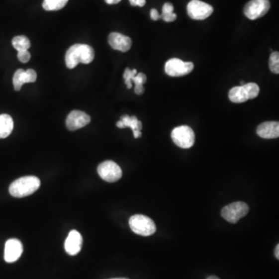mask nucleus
I'll list each match as a JSON object with an SVG mask.
<instances>
[{"mask_svg": "<svg viewBox=\"0 0 279 279\" xmlns=\"http://www.w3.org/2000/svg\"><path fill=\"white\" fill-rule=\"evenodd\" d=\"M137 74V70L133 69L130 70L129 68H127L125 70L124 74H123V78H124L125 84L127 85V88H132V79Z\"/></svg>", "mask_w": 279, "mask_h": 279, "instance_id": "obj_24", "label": "nucleus"}, {"mask_svg": "<svg viewBox=\"0 0 279 279\" xmlns=\"http://www.w3.org/2000/svg\"><path fill=\"white\" fill-rule=\"evenodd\" d=\"M192 62H185L179 58H172L165 64L166 74L172 77H181L189 74L193 70Z\"/></svg>", "mask_w": 279, "mask_h": 279, "instance_id": "obj_8", "label": "nucleus"}, {"mask_svg": "<svg viewBox=\"0 0 279 279\" xmlns=\"http://www.w3.org/2000/svg\"><path fill=\"white\" fill-rule=\"evenodd\" d=\"M13 130V120L8 114L0 115V139L6 138Z\"/></svg>", "mask_w": 279, "mask_h": 279, "instance_id": "obj_15", "label": "nucleus"}, {"mask_svg": "<svg viewBox=\"0 0 279 279\" xmlns=\"http://www.w3.org/2000/svg\"><path fill=\"white\" fill-rule=\"evenodd\" d=\"M24 72L23 69H18L14 73L13 79H12V83L14 86V90L16 91H19L21 90L22 86L25 84L24 82Z\"/></svg>", "mask_w": 279, "mask_h": 279, "instance_id": "obj_21", "label": "nucleus"}, {"mask_svg": "<svg viewBox=\"0 0 279 279\" xmlns=\"http://www.w3.org/2000/svg\"><path fill=\"white\" fill-rule=\"evenodd\" d=\"M83 241V237L79 232L76 230H72L65 240V251L72 256L78 255L81 251Z\"/></svg>", "mask_w": 279, "mask_h": 279, "instance_id": "obj_12", "label": "nucleus"}, {"mask_svg": "<svg viewBox=\"0 0 279 279\" xmlns=\"http://www.w3.org/2000/svg\"><path fill=\"white\" fill-rule=\"evenodd\" d=\"M151 18L153 20H155V21H156V20H158V19H160L161 15H159L157 9H152L151 10Z\"/></svg>", "mask_w": 279, "mask_h": 279, "instance_id": "obj_29", "label": "nucleus"}, {"mask_svg": "<svg viewBox=\"0 0 279 279\" xmlns=\"http://www.w3.org/2000/svg\"><path fill=\"white\" fill-rule=\"evenodd\" d=\"M97 171L101 179L107 183L117 182L123 176L121 168L112 161H105L102 162L98 165Z\"/></svg>", "mask_w": 279, "mask_h": 279, "instance_id": "obj_7", "label": "nucleus"}, {"mask_svg": "<svg viewBox=\"0 0 279 279\" xmlns=\"http://www.w3.org/2000/svg\"><path fill=\"white\" fill-rule=\"evenodd\" d=\"M91 121V118L83 111L74 110L71 112L66 119V126L71 131L86 127Z\"/></svg>", "mask_w": 279, "mask_h": 279, "instance_id": "obj_10", "label": "nucleus"}, {"mask_svg": "<svg viewBox=\"0 0 279 279\" xmlns=\"http://www.w3.org/2000/svg\"><path fill=\"white\" fill-rule=\"evenodd\" d=\"M249 212L248 204L243 202H235L229 204L223 208L222 217L230 223H237L241 218L244 217Z\"/></svg>", "mask_w": 279, "mask_h": 279, "instance_id": "obj_5", "label": "nucleus"}, {"mask_svg": "<svg viewBox=\"0 0 279 279\" xmlns=\"http://www.w3.org/2000/svg\"><path fill=\"white\" fill-rule=\"evenodd\" d=\"M95 58V51L88 44H76L69 48L65 55V64L74 69L79 63L90 64Z\"/></svg>", "mask_w": 279, "mask_h": 279, "instance_id": "obj_1", "label": "nucleus"}, {"mask_svg": "<svg viewBox=\"0 0 279 279\" xmlns=\"http://www.w3.org/2000/svg\"><path fill=\"white\" fill-rule=\"evenodd\" d=\"M269 69L275 74L279 73V53L275 51L269 58Z\"/></svg>", "mask_w": 279, "mask_h": 279, "instance_id": "obj_23", "label": "nucleus"}, {"mask_svg": "<svg viewBox=\"0 0 279 279\" xmlns=\"http://www.w3.org/2000/svg\"><path fill=\"white\" fill-rule=\"evenodd\" d=\"M108 41L112 48L122 52L128 51L132 46V41L130 37L116 32H113L109 34Z\"/></svg>", "mask_w": 279, "mask_h": 279, "instance_id": "obj_13", "label": "nucleus"}, {"mask_svg": "<svg viewBox=\"0 0 279 279\" xmlns=\"http://www.w3.org/2000/svg\"><path fill=\"white\" fill-rule=\"evenodd\" d=\"M132 231L143 237H148L156 232V225L151 218L144 215L132 216L129 220Z\"/></svg>", "mask_w": 279, "mask_h": 279, "instance_id": "obj_3", "label": "nucleus"}, {"mask_svg": "<svg viewBox=\"0 0 279 279\" xmlns=\"http://www.w3.org/2000/svg\"><path fill=\"white\" fill-rule=\"evenodd\" d=\"M270 7L269 0H251L244 6V15L248 19L255 20L265 16Z\"/></svg>", "mask_w": 279, "mask_h": 279, "instance_id": "obj_6", "label": "nucleus"}, {"mask_svg": "<svg viewBox=\"0 0 279 279\" xmlns=\"http://www.w3.org/2000/svg\"><path fill=\"white\" fill-rule=\"evenodd\" d=\"M69 0H44L43 8L47 11H57L65 7Z\"/></svg>", "mask_w": 279, "mask_h": 279, "instance_id": "obj_19", "label": "nucleus"}, {"mask_svg": "<svg viewBox=\"0 0 279 279\" xmlns=\"http://www.w3.org/2000/svg\"><path fill=\"white\" fill-rule=\"evenodd\" d=\"M132 82H134L135 86H144V83H146V82H147V76L144 73H138V74L136 75L133 78Z\"/></svg>", "mask_w": 279, "mask_h": 279, "instance_id": "obj_26", "label": "nucleus"}, {"mask_svg": "<svg viewBox=\"0 0 279 279\" xmlns=\"http://www.w3.org/2000/svg\"><path fill=\"white\" fill-rule=\"evenodd\" d=\"M243 87L248 94V99H254L259 95L260 89L256 83H248V84L243 85Z\"/></svg>", "mask_w": 279, "mask_h": 279, "instance_id": "obj_22", "label": "nucleus"}, {"mask_svg": "<svg viewBox=\"0 0 279 279\" xmlns=\"http://www.w3.org/2000/svg\"><path fill=\"white\" fill-rule=\"evenodd\" d=\"M120 120L123 122L124 128L130 127L133 132L137 131V130L141 131L142 129V123L138 120L136 116H129L125 115V116H121Z\"/></svg>", "mask_w": 279, "mask_h": 279, "instance_id": "obj_17", "label": "nucleus"}, {"mask_svg": "<svg viewBox=\"0 0 279 279\" xmlns=\"http://www.w3.org/2000/svg\"><path fill=\"white\" fill-rule=\"evenodd\" d=\"M275 255H276L277 259H279V244H277V246H276V251H275Z\"/></svg>", "mask_w": 279, "mask_h": 279, "instance_id": "obj_32", "label": "nucleus"}, {"mask_svg": "<svg viewBox=\"0 0 279 279\" xmlns=\"http://www.w3.org/2000/svg\"><path fill=\"white\" fill-rule=\"evenodd\" d=\"M126 279V278H118V279Z\"/></svg>", "mask_w": 279, "mask_h": 279, "instance_id": "obj_34", "label": "nucleus"}, {"mask_svg": "<svg viewBox=\"0 0 279 279\" xmlns=\"http://www.w3.org/2000/svg\"><path fill=\"white\" fill-rule=\"evenodd\" d=\"M12 44L17 51H28L30 48V41L25 36H16L12 39Z\"/></svg>", "mask_w": 279, "mask_h": 279, "instance_id": "obj_18", "label": "nucleus"}, {"mask_svg": "<svg viewBox=\"0 0 279 279\" xmlns=\"http://www.w3.org/2000/svg\"><path fill=\"white\" fill-rule=\"evenodd\" d=\"M207 279H220L219 278L216 277V276H210V277L208 278Z\"/></svg>", "mask_w": 279, "mask_h": 279, "instance_id": "obj_33", "label": "nucleus"}, {"mask_svg": "<svg viewBox=\"0 0 279 279\" xmlns=\"http://www.w3.org/2000/svg\"><path fill=\"white\" fill-rule=\"evenodd\" d=\"M172 139L179 148L188 149L195 144V133L188 126H179L172 130Z\"/></svg>", "mask_w": 279, "mask_h": 279, "instance_id": "obj_4", "label": "nucleus"}, {"mask_svg": "<svg viewBox=\"0 0 279 279\" xmlns=\"http://www.w3.org/2000/svg\"><path fill=\"white\" fill-rule=\"evenodd\" d=\"M229 98L234 103H242L248 100V94L243 86H235L229 92Z\"/></svg>", "mask_w": 279, "mask_h": 279, "instance_id": "obj_16", "label": "nucleus"}, {"mask_svg": "<svg viewBox=\"0 0 279 279\" xmlns=\"http://www.w3.org/2000/svg\"><path fill=\"white\" fill-rule=\"evenodd\" d=\"M30 54L28 51H18L17 58L19 62L22 63H26L30 59Z\"/></svg>", "mask_w": 279, "mask_h": 279, "instance_id": "obj_27", "label": "nucleus"}, {"mask_svg": "<svg viewBox=\"0 0 279 279\" xmlns=\"http://www.w3.org/2000/svg\"><path fill=\"white\" fill-rule=\"evenodd\" d=\"M41 186V181L36 176H24L15 180L9 188V193L16 198L28 196L35 192Z\"/></svg>", "mask_w": 279, "mask_h": 279, "instance_id": "obj_2", "label": "nucleus"}, {"mask_svg": "<svg viewBox=\"0 0 279 279\" xmlns=\"http://www.w3.org/2000/svg\"><path fill=\"white\" fill-rule=\"evenodd\" d=\"M130 1V4L134 6H140V7H143L146 4V0H129Z\"/></svg>", "mask_w": 279, "mask_h": 279, "instance_id": "obj_28", "label": "nucleus"}, {"mask_svg": "<svg viewBox=\"0 0 279 279\" xmlns=\"http://www.w3.org/2000/svg\"><path fill=\"white\" fill-rule=\"evenodd\" d=\"M134 91L137 95H142L144 92V86H136Z\"/></svg>", "mask_w": 279, "mask_h": 279, "instance_id": "obj_30", "label": "nucleus"}, {"mask_svg": "<svg viewBox=\"0 0 279 279\" xmlns=\"http://www.w3.org/2000/svg\"><path fill=\"white\" fill-rule=\"evenodd\" d=\"M161 18L163 19L165 22H173L176 20L177 18V15L174 12V6L170 2H166L164 4L162 7V14L161 15Z\"/></svg>", "mask_w": 279, "mask_h": 279, "instance_id": "obj_20", "label": "nucleus"}, {"mask_svg": "<svg viewBox=\"0 0 279 279\" xmlns=\"http://www.w3.org/2000/svg\"><path fill=\"white\" fill-rule=\"evenodd\" d=\"M23 248L21 241L12 238L5 242L4 259L7 263H13L20 258Z\"/></svg>", "mask_w": 279, "mask_h": 279, "instance_id": "obj_11", "label": "nucleus"}, {"mask_svg": "<svg viewBox=\"0 0 279 279\" xmlns=\"http://www.w3.org/2000/svg\"><path fill=\"white\" fill-rule=\"evenodd\" d=\"M257 134L264 139H276L279 137V123L276 121L265 122L258 126Z\"/></svg>", "mask_w": 279, "mask_h": 279, "instance_id": "obj_14", "label": "nucleus"}, {"mask_svg": "<svg viewBox=\"0 0 279 279\" xmlns=\"http://www.w3.org/2000/svg\"><path fill=\"white\" fill-rule=\"evenodd\" d=\"M121 0H105V2L109 5H112V4H117L120 2Z\"/></svg>", "mask_w": 279, "mask_h": 279, "instance_id": "obj_31", "label": "nucleus"}, {"mask_svg": "<svg viewBox=\"0 0 279 279\" xmlns=\"http://www.w3.org/2000/svg\"><path fill=\"white\" fill-rule=\"evenodd\" d=\"M187 12L191 19L202 20L212 15L213 8L212 5L200 0H191L187 5Z\"/></svg>", "mask_w": 279, "mask_h": 279, "instance_id": "obj_9", "label": "nucleus"}, {"mask_svg": "<svg viewBox=\"0 0 279 279\" xmlns=\"http://www.w3.org/2000/svg\"><path fill=\"white\" fill-rule=\"evenodd\" d=\"M37 80V73L33 69H27L24 72L25 83H35Z\"/></svg>", "mask_w": 279, "mask_h": 279, "instance_id": "obj_25", "label": "nucleus"}]
</instances>
